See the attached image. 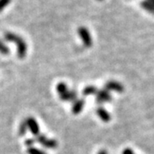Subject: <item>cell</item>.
<instances>
[{
  "label": "cell",
  "instance_id": "6da1fadb",
  "mask_svg": "<svg viewBox=\"0 0 154 154\" xmlns=\"http://www.w3.org/2000/svg\"><path fill=\"white\" fill-rule=\"evenodd\" d=\"M5 40L9 42H13L16 43L17 46V56L19 58H24L27 54V50H28V45L26 44L25 40L18 36L17 34L13 33H5Z\"/></svg>",
  "mask_w": 154,
  "mask_h": 154
},
{
  "label": "cell",
  "instance_id": "7a4b0ae2",
  "mask_svg": "<svg viewBox=\"0 0 154 154\" xmlns=\"http://www.w3.org/2000/svg\"><path fill=\"white\" fill-rule=\"evenodd\" d=\"M36 141L38 142L40 145H42L44 147L48 149H56L57 147V141L54 139H48L45 135L39 134L37 138H36Z\"/></svg>",
  "mask_w": 154,
  "mask_h": 154
},
{
  "label": "cell",
  "instance_id": "3957f363",
  "mask_svg": "<svg viewBox=\"0 0 154 154\" xmlns=\"http://www.w3.org/2000/svg\"><path fill=\"white\" fill-rule=\"evenodd\" d=\"M78 34L82 40L83 44L86 47H91L93 45V38L88 29L85 27H80L78 28Z\"/></svg>",
  "mask_w": 154,
  "mask_h": 154
},
{
  "label": "cell",
  "instance_id": "277c9868",
  "mask_svg": "<svg viewBox=\"0 0 154 154\" xmlns=\"http://www.w3.org/2000/svg\"><path fill=\"white\" fill-rule=\"evenodd\" d=\"M111 100V95L110 92H108L105 89L99 90L98 93L96 94V103L99 104V105H103L104 103L110 102Z\"/></svg>",
  "mask_w": 154,
  "mask_h": 154
},
{
  "label": "cell",
  "instance_id": "5b68a950",
  "mask_svg": "<svg viewBox=\"0 0 154 154\" xmlns=\"http://www.w3.org/2000/svg\"><path fill=\"white\" fill-rule=\"evenodd\" d=\"M105 89L107 90L108 92L114 91V92L119 93V94H121L124 91V88H123V86L122 85L121 83L118 82H115V81L108 82L105 85Z\"/></svg>",
  "mask_w": 154,
  "mask_h": 154
},
{
  "label": "cell",
  "instance_id": "8992f818",
  "mask_svg": "<svg viewBox=\"0 0 154 154\" xmlns=\"http://www.w3.org/2000/svg\"><path fill=\"white\" fill-rule=\"evenodd\" d=\"M25 120L27 122V125H28V128H29V130L31 131V133L33 134L34 136L37 137L39 134V127H38L37 121L33 117H31V116L26 118Z\"/></svg>",
  "mask_w": 154,
  "mask_h": 154
},
{
  "label": "cell",
  "instance_id": "52a82bcc",
  "mask_svg": "<svg viewBox=\"0 0 154 154\" xmlns=\"http://www.w3.org/2000/svg\"><path fill=\"white\" fill-rule=\"evenodd\" d=\"M61 100L67 102H75L77 99V92L75 90H69L65 94L59 95Z\"/></svg>",
  "mask_w": 154,
  "mask_h": 154
},
{
  "label": "cell",
  "instance_id": "ba28073f",
  "mask_svg": "<svg viewBox=\"0 0 154 154\" xmlns=\"http://www.w3.org/2000/svg\"><path fill=\"white\" fill-rule=\"evenodd\" d=\"M96 112H97V115L99 116V118L104 122H108L110 121L111 116H110V113L105 110L104 107L99 106V107L97 108Z\"/></svg>",
  "mask_w": 154,
  "mask_h": 154
},
{
  "label": "cell",
  "instance_id": "9c48e42d",
  "mask_svg": "<svg viewBox=\"0 0 154 154\" xmlns=\"http://www.w3.org/2000/svg\"><path fill=\"white\" fill-rule=\"evenodd\" d=\"M85 105V100L83 99H77L72 106V112L75 115H78L79 113H81V111L83 110V107Z\"/></svg>",
  "mask_w": 154,
  "mask_h": 154
},
{
  "label": "cell",
  "instance_id": "30bf717a",
  "mask_svg": "<svg viewBox=\"0 0 154 154\" xmlns=\"http://www.w3.org/2000/svg\"><path fill=\"white\" fill-rule=\"evenodd\" d=\"M99 91V89L94 87V86H88L83 89L82 94L84 96H89V95H94V94H97Z\"/></svg>",
  "mask_w": 154,
  "mask_h": 154
},
{
  "label": "cell",
  "instance_id": "8fae6325",
  "mask_svg": "<svg viewBox=\"0 0 154 154\" xmlns=\"http://www.w3.org/2000/svg\"><path fill=\"white\" fill-rule=\"evenodd\" d=\"M140 6L143 8L145 11H146L149 13L154 15V5L152 4H151L147 0H143L140 2Z\"/></svg>",
  "mask_w": 154,
  "mask_h": 154
},
{
  "label": "cell",
  "instance_id": "7c38bea8",
  "mask_svg": "<svg viewBox=\"0 0 154 154\" xmlns=\"http://www.w3.org/2000/svg\"><path fill=\"white\" fill-rule=\"evenodd\" d=\"M28 125H27V122L26 120L22 121L20 123V126H19V129H18V133H19V135L20 136H24L26 134V133L28 131Z\"/></svg>",
  "mask_w": 154,
  "mask_h": 154
},
{
  "label": "cell",
  "instance_id": "4fadbf2b",
  "mask_svg": "<svg viewBox=\"0 0 154 154\" xmlns=\"http://www.w3.org/2000/svg\"><path fill=\"white\" fill-rule=\"evenodd\" d=\"M57 91L58 94L61 95V94H65L66 92H68L69 89H68V87H67V85L65 83L60 82L58 83L57 86Z\"/></svg>",
  "mask_w": 154,
  "mask_h": 154
},
{
  "label": "cell",
  "instance_id": "5bb4252c",
  "mask_svg": "<svg viewBox=\"0 0 154 154\" xmlns=\"http://www.w3.org/2000/svg\"><path fill=\"white\" fill-rule=\"evenodd\" d=\"M28 154H47L46 152H45L44 150H41V149L36 148V147H29L28 148Z\"/></svg>",
  "mask_w": 154,
  "mask_h": 154
},
{
  "label": "cell",
  "instance_id": "9a60e30c",
  "mask_svg": "<svg viewBox=\"0 0 154 154\" xmlns=\"http://www.w3.org/2000/svg\"><path fill=\"white\" fill-rule=\"evenodd\" d=\"M0 53L3 55H8L10 53V49L0 40Z\"/></svg>",
  "mask_w": 154,
  "mask_h": 154
},
{
  "label": "cell",
  "instance_id": "2e32d148",
  "mask_svg": "<svg viewBox=\"0 0 154 154\" xmlns=\"http://www.w3.org/2000/svg\"><path fill=\"white\" fill-rule=\"evenodd\" d=\"M11 0H0V12L11 3Z\"/></svg>",
  "mask_w": 154,
  "mask_h": 154
},
{
  "label": "cell",
  "instance_id": "e0dca14e",
  "mask_svg": "<svg viewBox=\"0 0 154 154\" xmlns=\"http://www.w3.org/2000/svg\"><path fill=\"white\" fill-rule=\"evenodd\" d=\"M35 142H36V140L35 139H28L25 141V145L29 148V147H33V146H34V144H35Z\"/></svg>",
  "mask_w": 154,
  "mask_h": 154
},
{
  "label": "cell",
  "instance_id": "ac0fdd59",
  "mask_svg": "<svg viewBox=\"0 0 154 154\" xmlns=\"http://www.w3.org/2000/svg\"><path fill=\"white\" fill-rule=\"evenodd\" d=\"M122 154H134V153L133 150H131L130 148H126L123 150Z\"/></svg>",
  "mask_w": 154,
  "mask_h": 154
},
{
  "label": "cell",
  "instance_id": "d6986e66",
  "mask_svg": "<svg viewBox=\"0 0 154 154\" xmlns=\"http://www.w3.org/2000/svg\"><path fill=\"white\" fill-rule=\"evenodd\" d=\"M98 154H108V153H107V152L105 151V150H101V151H99V153Z\"/></svg>",
  "mask_w": 154,
  "mask_h": 154
},
{
  "label": "cell",
  "instance_id": "ffe728a7",
  "mask_svg": "<svg viewBox=\"0 0 154 154\" xmlns=\"http://www.w3.org/2000/svg\"><path fill=\"white\" fill-rule=\"evenodd\" d=\"M147 1H148V2H150L151 4H152V5H154V0H147Z\"/></svg>",
  "mask_w": 154,
  "mask_h": 154
},
{
  "label": "cell",
  "instance_id": "44dd1931",
  "mask_svg": "<svg viewBox=\"0 0 154 154\" xmlns=\"http://www.w3.org/2000/svg\"><path fill=\"white\" fill-rule=\"evenodd\" d=\"M99 1H102V0H99Z\"/></svg>",
  "mask_w": 154,
  "mask_h": 154
}]
</instances>
